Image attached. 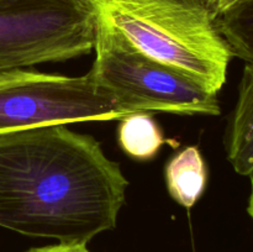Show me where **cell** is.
Segmentation results:
<instances>
[{"label":"cell","instance_id":"cell-14","mask_svg":"<svg viewBox=\"0 0 253 252\" xmlns=\"http://www.w3.org/2000/svg\"><path fill=\"white\" fill-rule=\"evenodd\" d=\"M86 1H91V0H86Z\"/></svg>","mask_w":253,"mask_h":252},{"label":"cell","instance_id":"cell-3","mask_svg":"<svg viewBox=\"0 0 253 252\" xmlns=\"http://www.w3.org/2000/svg\"><path fill=\"white\" fill-rule=\"evenodd\" d=\"M96 14V12H95ZM95 59L89 72L103 88L135 113L219 115L217 94L136 48L119 30L96 15Z\"/></svg>","mask_w":253,"mask_h":252},{"label":"cell","instance_id":"cell-2","mask_svg":"<svg viewBox=\"0 0 253 252\" xmlns=\"http://www.w3.org/2000/svg\"><path fill=\"white\" fill-rule=\"evenodd\" d=\"M96 15L151 58L219 93L234 56L216 16L198 0H91Z\"/></svg>","mask_w":253,"mask_h":252},{"label":"cell","instance_id":"cell-11","mask_svg":"<svg viewBox=\"0 0 253 252\" xmlns=\"http://www.w3.org/2000/svg\"><path fill=\"white\" fill-rule=\"evenodd\" d=\"M247 1V0H215L214 5H212V12L215 16L222 14L226 10L231 9V7L236 6V5L242 4V2Z\"/></svg>","mask_w":253,"mask_h":252},{"label":"cell","instance_id":"cell-10","mask_svg":"<svg viewBox=\"0 0 253 252\" xmlns=\"http://www.w3.org/2000/svg\"><path fill=\"white\" fill-rule=\"evenodd\" d=\"M26 252H90L84 244H61L43 247H34Z\"/></svg>","mask_w":253,"mask_h":252},{"label":"cell","instance_id":"cell-12","mask_svg":"<svg viewBox=\"0 0 253 252\" xmlns=\"http://www.w3.org/2000/svg\"><path fill=\"white\" fill-rule=\"evenodd\" d=\"M250 179H251V192H250L249 204H247V212L253 220V174L250 175Z\"/></svg>","mask_w":253,"mask_h":252},{"label":"cell","instance_id":"cell-7","mask_svg":"<svg viewBox=\"0 0 253 252\" xmlns=\"http://www.w3.org/2000/svg\"><path fill=\"white\" fill-rule=\"evenodd\" d=\"M166 180L170 197L182 207L192 208L208 182L207 165L199 148L189 146L173 156L166 166Z\"/></svg>","mask_w":253,"mask_h":252},{"label":"cell","instance_id":"cell-5","mask_svg":"<svg viewBox=\"0 0 253 252\" xmlns=\"http://www.w3.org/2000/svg\"><path fill=\"white\" fill-rule=\"evenodd\" d=\"M95 24L86 0H0V72L90 53Z\"/></svg>","mask_w":253,"mask_h":252},{"label":"cell","instance_id":"cell-9","mask_svg":"<svg viewBox=\"0 0 253 252\" xmlns=\"http://www.w3.org/2000/svg\"><path fill=\"white\" fill-rule=\"evenodd\" d=\"M216 24L234 56L253 62V0L217 15Z\"/></svg>","mask_w":253,"mask_h":252},{"label":"cell","instance_id":"cell-1","mask_svg":"<svg viewBox=\"0 0 253 252\" xmlns=\"http://www.w3.org/2000/svg\"><path fill=\"white\" fill-rule=\"evenodd\" d=\"M127 185L93 136L67 125L0 133V227L86 245L116 226Z\"/></svg>","mask_w":253,"mask_h":252},{"label":"cell","instance_id":"cell-13","mask_svg":"<svg viewBox=\"0 0 253 252\" xmlns=\"http://www.w3.org/2000/svg\"><path fill=\"white\" fill-rule=\"evenodd\" d=\"M198 1H200L202 4H204V5H207V6H209L210 9L212 10V5H214L215 0H198Z\"/></svg>","mask_w":253,"mask_h":252},{"label":"cell","instance_id":"cell-6","mask_svg":"<svg viewBox=\"0 0 253 252\" xmlns=\"http://www.w3.org/2000/svg\"><path fill=\"white\" fill-rule=\"evenodd\" d=\"M227 158L241 175L253 174V62H247L226 140Z\"/></svg>","mask_w":253,"mask_h":252},{"label":"cell","instance_id":"cell-8","mask_svg":"<svg viewBox=\"0 0 253 252\" xmlns=\"http://www.w3.org/2000/svg\"><path fill=\"white\" fill-rule=\"evenodd\" d=\"M118 133L124 152L138 161L152 160L167 142L162 130L148 111L133 113L121 119Z\"/></svg>","mask_w":253,"mask_h":252},{"label":"cell","instance_id":"cell-4","mask_svg":"<svg viewBox=\"0 0 253 252\" xmlns=\"http://www.w3.org/2000/svg\"><path fill=\"white\" fill-rule=\"evenodd\" d=\"M133 113L90 72L82 77L21 68L0 72V133L82 121L121 120Z\"/></svg>","mask_w":253,"mask_h":252}]
</instances>
